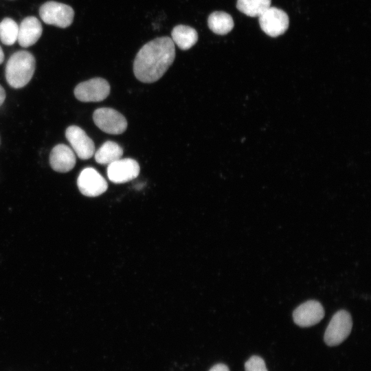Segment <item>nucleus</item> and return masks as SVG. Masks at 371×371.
Here are the masks:
<instances>
[{"label":"nucleus","instance_id":"obj_9","mask_svg":"<svg viewBox=\"0 0 371 371\" xmlns=\"http://www.w3.org/2000/svg\"><path fill=\"white\" fill-rule=\"evenodd\" d=\"M65 137L80 159H89L94 155V143L80 127L75 125L69 126L65 131Z\"/></svg>","mask_w":371,"mask_h":371},{"label":"nucleus","instance_id":"obj_11","mask_svg":"<svg viewBox=\"0 0 371 371\" xmlns=\"http://www.w3.org/2000/svg\"><path fill=\"white\" fill-rule=\"evenodd\" d=\"M324 316L322 305L316 300L306 301L293 311L294 322L301 327H309L319 323Z\"/></svg>","mask_w":371,"mask_h":371},{"label":"nucleus","instance_id":"obj_19","mask_svg":"<svg viewBox=\"0 0 371 371\" xmlns=\"http://www.w3.org/2000/svg\"><path fill=\"white\" fill-rule=\"evenodd\" d=\"M245 371H267L264 360L258 356H252L245 363Z\"/></svg>","mask_w":371,"mask_h":371},{"label":"nucleus","instance_id":"obj_8","mask_svg":"<svg viewBox=\"0 0 371 371\" xmlns=\"http://www.w3.org/2000/svg\"><path fill=\"white\" fill-rule=\"evenodd\" d=\"M77 185L80 192L87 196H98L108 188L105 179L94 168H84L80 173Z\"/></svg>","mask_w":371,"mask_h":371},{"label":"nucleus","instance_id":"obj_10","mask_svg":"<svg viewBox=\"0 0 371 371\" xmlns=\"http://www.w3.org/2000/svg\"><path fill=\"white\" fill-rule=\"evenodd\" d=\"M109 179L115 183H123L135 179L139 173V164L133 159H120L108 165Z\"/></svg>","mask_w":371,"mask_h":371},{"label":"nucleus","instance_id":"obj_12","mask_svg":"<svg viewBox=\"0 0 371 371\" xmlns=\"http://www.w3.org/2000/svg\"><path fill=\"white\" fill-rule=\"evenodd\" d=\"M76 161L74 150L65 144H58L50 152L49 164L56 172H67L71 170Z\"/></svg>","mask_w":371,"mask_h":371},{"label":"nucleus","instance_id":"obj_2","mask_svg":"<svg viewBox=\"0 0 371 371\" xmlns=\"http://www.w3.org/2000/svg\"><path fill=\"white\" fill-rule=\"evenodd\" d=\"M36 67L34 56L27 51H18L8 59L5 67V78L14 89L25 87L32 79Z\"/></svg>","mask_w":371,"mask_h":371},{"label":"nucleus","instance_id":"obj_22","mask_svg":"<svg viewBox=\"0 0 371 371\" xmlns=\"http://www.w3.org/2000/svg\"><path fill=\"white\" fill-rule=\"evenodd\" d=\"M4 60V54L2 50V48L0 46V65L3 62Z\"/></svg>","mask_w":371,"mask_h":371},{"label":"nucleus","instance_id":"obj_15","mask_svg":"<svg viewBox=\"0 0 371 371\" xmlns=\"http://www.w3.org/2000/svg\"><path fill=\"white\" fill-rule=\"evenodd\" d=\"M207 25L214 33L225 35L232 31L234 23L232 17L228 13L216 11L208 16Z\"/></svg>","mask_w":371,"mask_h":371},{"label":"nucleus","instance_id":"obj_14","mask_svg":"<svg viewBox=\"0 0 371 371\" xmlns=\"http://www.w3.org/2000/svg\"><path fill=\"white\" fill-rule=\"evenodd\" d=\"M172 41L182 50H187L196 44L198 41L197 32L192 27L178 25L171 32Z\"/></svg>","mask_w":371,"mask_h":371},{"label":"nucleus","instance_id":"obj_6","mask_svg":"<svg viewBox=\"0 0 371 371\" xmlns=\"http://www.w3.org/2000/svg\"><path fill=\"white\" fill-rule=\"evenodd\" d=\"M74 92L81 102H100L109 95L110 85L104 78H94L79 83Z\"/></svg>","mask_w":371,"mask_h":371},{"label":"nucleus","instance_id":"obj_5","mask_svg":"<svg viewBox=\"0 0 371 371\" xmlns=\"http://www.w3.org/2000/svg\"><path fill=\"white\" fill-rule=\"evenodd\" d=\"M93 120L100 130L109 134H121L127 128V121L124 115L111 108L96 109L93 112Z\"/></svg>","mask_w":371,"mask_h":371},{"label":"nucleus","instance_id":"obj_17","mask_svg":"<svg viewBox=\"0 0 371 371\" xmlns=\"http://www.w3.org/2000/svg\"><path fill=\"white\" fill-rule=\"evenodd\" d=\"M271 0H238L237 9L251 17L259 16L271 7Z\"/></svg>","mask_w":371,"mask_h":371},{"label":"nucleus","instance_id":"obj_18","mask_svg":"<svg viewBox=\"0 0 371 371\" xmlns=\"http://www.w3.org/2000/svg\"><path fill=\"white\" fill-rule=\"evenodd\" d=\"M19 25L10 18H5L0 22V40L5 45H12L18 38Z\"/></svg>","mask_w":371,"mask_h":371},{"label":"nucleus","instance_id":"obj_21","mask_svg":"<svg viewBox=\"0 0 371 371\" xmlns=\"http://www.w3.org/2000/svg\"><path fill=\"white\" fill-rule=\"evenodd\" d=\"M5 91L3 87L0 85V106H1L5 99Z\"/></svg>","mask_w":371,"mask_h":371},{"label":"nucleus","instance_id":"obj_20","mask_svg":"<svg viewBox=\"0 0 371 371\" xmlns=\"http://www.w3.org/2000/svg\"><path fill=\"white\" fill-rule=\"evenodd\" d=\"M209 371H229V370L226 365L218 363L212 367Z\"/></svg>","mask_w":371,"mask_h":371},{"label":"nucleus","instance_id":"obj_7","mask_svg":"<svg viewBox=\"0 0 371 371\" xmlns=\"http://www.w3.org/2000/svg\"><path fill=\"white\" fill-rule=\"evenodd\" d=\"M258 18L262 30L271 37L283 34L289 25L287 14L275 7H269Z\"/></svg>","mask_w":371,"mask_h":371},{"label":"nucleus","instance_id":"obj_3","mask_svg":"<svg viewBox=\"0 0 371 371\" xmlns=\"http://www.w3.org/2000/svg\"><path fill=\"white\" fill-rule=\"evenodd\" d=\"M39 15L45 23L65 28L72 23L74 11L68 5L50 1L40 7Z\"/></svg>","mask_w":371,"mask_h":371},{"label":"nucleus","instance_id":"obj_1","mask_svg":"<svg viewBox=\"0 0 371 371\" xmlns=\"http://www.w3.org/2000/svg\"><path fill=\"white\" fill-rule=\"evenodd\" d=\"M175 58V43L171 38H156L137 52L133 63L134 75L141 82H154L163 76Z\"/></svg>","mask_w":371,"mask_h":371},{"label":"nucleus","instance_id":"obj_4","mask_svg":"<svg viewBox=\"0 0 371 371\" xmlns=\"http://www.w3.org/2000/svg\"><path fill=\"white\" fill-rule=\"evenodd\" d=\"M352 327V321L350 314L345 311H337L331 318L327 326L324 339L330 346L340 344L349 335Z\"/></svg>","mask_w":371,"mask_h":371},{"label":"nucleus","instance_id":"obj_13","mask_svg":"<svg viewBox=\"0 0 371 371\" xmlns=\"http://www.w3.org/2000/svg\"><path fill=\"white\" fill-rule=\"evenodd\" d=\"M42 32V25L36 17H25L19 26L18 43L23 47L32 46L40 38Z\"/></svg>","mask_w":371,"mask_h":371},{"label":"nucleus","instance_id":"obj_16","mask_svg":"<svg viewBox=\"0 0 371 371\" xmlns=\"http://www.w3.org/2000/svg\"><path fill=\"white\" fill-rule=\"evenodd\" d=\"M122 155V148L112 141L104 142L94 153L95 161L102 165H109L121 159Z\"/></svg>","mask_w":371,"mask_h":371}]
</instances>
